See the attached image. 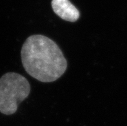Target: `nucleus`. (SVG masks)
Here are the masks:
<instances>
[{"label":"nucleus","mask_w":127,"mask_h":126,"mask_svg":"<svg viewBox=\"0 0 127 126\" xmlns=\"http://www.w3.org/2000/svg\"><path fill=\"white\" fill-rule=\"evenodd\" d=\"M21 61L25 70L42 82L56 81L67 68V61L56 43L43 35H32L23 45Z\"/></svg>","instance_id":"obj_1"},{"label":"nucleus","mask_w":127,"mask_h":126,"mask_svg":"<svg viewBox=\"0 0 127 126\" xmlns=\"http://www.w3.org/2000/svg\"><path fill=\"white\" fill-rule=\"evenodd\" d=\"M30 93L31 85L23 75L14 72L4 74L0 78V113L14 114Z\"/></svg>","instance_id":"obj_2"},{"label":"nucleus","mask_w":127,"mask_h":126,"mask_svg":"<svg viewBox=\"0 0 127 126\" xmlns=\"http://www.w3.org/2000/svg\"><path fill=\"white\" fill-rule=\"evenodd\" d=\"M51 5L54 12L64 21L76 22L80 17L79 10L70 0H52Z\"/></svg>","instance_id":"obj_3"}]
</instances>
